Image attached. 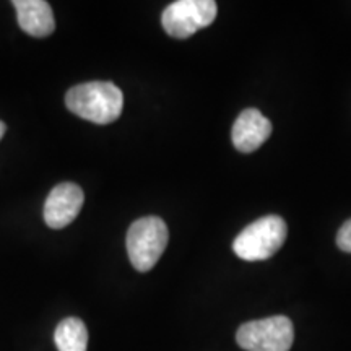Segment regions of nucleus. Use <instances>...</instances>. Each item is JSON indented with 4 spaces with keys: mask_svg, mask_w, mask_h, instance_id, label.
<instances>
[{
    "mask_svg": "<svg viewBox=\"0 0 351 351\" xmlns=\"http://www.w3.org/2000/svg\"><path fill=\"white\" fill-rule=\"evenodd\" d=\"M69 111L93 124H111L119 119L124 96L114 83L90 82L70 88L65 95Z\"/></svg>",
    "mask_w": 351,
    "mask_h": 351,
    "instance_id": "1",
    "label": "nucleus"
},
{
    "mask_svg": "<svg viewBox=\"0 0 351 351\" xmlns=\"http://www.w3.org/2000/svg\"><path fill=\"white\" fill-rule=\"evenodd\" d=\"M287 234L288 228L285 219L276 215H269L244 228L232 241V251L247 262L267 261L280 251L287 241Z\"/></svg>",
    "mask_w": 351,
    "mask_h": 351,
    "instance_id": "2",
    "label": "nucleus"
},
{
    "mask_svg": "<svg viewBox=\"0 0 351 351\" xmlns=\"http://www.w3.org/2000/svg\"><path fill=\"white\" fill-rule=\"evenodd\" d=\"M168 239V226L161 218L145 217L132 223L127 231V252L135 270H152L163 256Z\"/></svg>",
    "mask_w": 351,
    "mask_h": 351,
    "instance_id": "3",
    "label": "nucleus"
},
{
    "mask_svg": "<svg viewBox=\"0 0 351 351\" xmlns=\"http://www.w3.org/2000/svg\"><path fill=\"white\" fill-rule=\"evenodd\" d=\"M295 327L285 315L251 320L238 328L236 341L245 351H289Z\"/></svg>",
    "mask_w": 351,
    "mask_h": 351,
    "instance_id": "4",
    "label": "nucleus"
},
{
    "mask_svg": "<svg viewBox=\"0 0 351 351\" xmlns=\"http://www.w3.org/2000/svg\"><path fill=\"white\" fill-rule=\"evenodd\" d=\"M217 12L213 0H178L165 8L161 23L169 36L186 39L212 25Z\"/></svg>",
    "mask_w": 351,
    "mask_h": 351,
    "instance_id": "5",
    "label": "nucleus"
},
{
    "mask_svg": "<svg viewBox=\"0 0 351 351\" xmlns=\"http://www.w3.org/2000/svg\"><path fill=\"white\" fill-rule=\"evenodd\" d=\"M83 191L73 182H62L56 186L44 204V221L52 230L69 226L83 207Z\"/></svg>",
    "mask_w": 351,
    "mask_h": 351,
    "instance_id": "6",
    "label": "nucleus"
},
{
    "mask_svg": "<svg viewBox=\"0 0 351 351\" xmlns=\"http://www.w3.org/2000/svg\"><path fill=\"white\" fill-rule=\"evenodd\" d=\"M271 134V124L265 116L257 109H244L239 114L238 119L234 121L231 130L232 145L236 150L243 153H252L261 145L265 143V140Z\"/></svg>",
    "mask_w": 351,
    "mask_h": 351,
    "instance_id": "7",
    "label": "nucleus"
},
{
    "mask_svg": "<svg viewBox=\"0 0 351 351\" xmlns=\"http://www.w3.org/2000/svg\"><path fill=\"white\" fill-rule=\"evenodd\" d=\"M20 28L33 38H46L54 33V13L44 0H13Z\"/></svg>",
    "mask_w": 351,
    "mask_h": 351,
    "instance_id": "8",
    "label": "nucleus"
},
{
    "mask_svg": "<svg viewBox=\"0 0 351 351\" xmlns=\"http://www.w3.org/2000/svg\"><path fill=\"white\" fill-rule=\"evenodd\" d=\"M54 341L59 351H86L88 330L85 322L78 317L60 320L54 332Z\"/></svg>",
    "mask_w": 351,
    "mask_h": 351,
    "instance_id": "9",
    "label": "nucleus"
},
{
    "mask_svg": "<svg viewBox=\"0 0 351 351\" xmlns=\"http://www.w3.org/2000/svg\"><path fill=\"white\" fill-rule=\"evenodd\" d=\"M337 245L343 252L351 254V219L340 228L339 234H337Z\"/></svg>",
    "mask_w": 351,
    "mask_h": 351,
    "instance_id": "10",
    "label": "nucleus"
},
{
    "mask_svg": "<svg viewBox=\"0 0 351 351\" xmlns=\"http://www.w3.org/2000/svg\"><path fill=\"white\" fill-rule=\"evenodd\" d=\"M5 130H7V125L3 124L2 121H0V140H2V137H3V134H5Z\"/></svg>",
    "mask_w": 351,
    "mask_h": 351,
    "instance_id": "11",
    "label": "nucleus"
}]
</instances>
